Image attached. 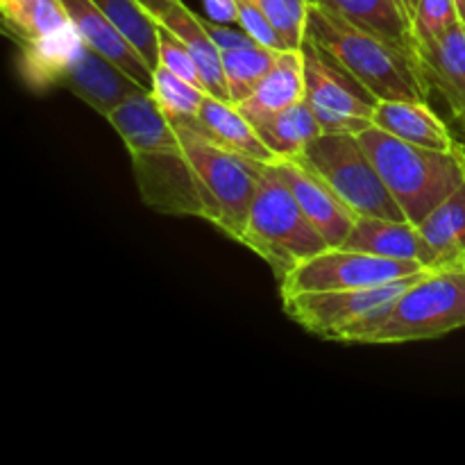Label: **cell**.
Segmentation results:
<instances>
[{
    "label": "cell",
    "mask_w": 465,
    "mask_h": 465,
    "mask_svg": "<svg viewBox=\"0 0 465 465\" xmlns=\"http://www.w3.org/2000/svg\"><path fill=\"white\" fill-rule=\"evenodd\" d=\"M318 5L348 18L361 30L381 36L395 48L420 62L411 18L404 9L402 0H321Z\"/></svg>",
    "instance_id": "ffe728a7"
},
{
    "label": "cell",
    "mask_w": 465,
    "mask_h": 465,
    "mask_svg": "<svg viewBox=\"0 0 465 465\" xmlns=\"http://www.w3.org/2000/svg\"><path fill=\"white\" fill-rule=\"evenodd\" d=\"M107 121L118 132L130 157L162 153V150H173L182 145L175 125L159 109L157 100L153 98L150 91H141L134 98L118 104L109 114Z\"/></svg>",
    "instance_id": "2e32d148"
},
{
    "label": "cell",
    "mask_w": 465,
    "mask_h": 465,
    "mask_svg": "<svg viewBox=\"0 0 465 465\" xmlns=\"http://www.w3.org/2000/svg\"><path fill=\"white\" fill-rule=\"evenodd\" d=\"M304 100L327 132L359 134L372 125L380 100L325 50L304 39Z\"/></svg>",
    "instance_id": "52a82bcc"
},
{
    "label": "cell",
    "mask_w": 465,
    "mask_h": 465,
    "mask_svg": "<svg viewBox=\"0 0 465 465\" xmlns=\"http://www.w3.org/2000/svg\"><path fill=\"white\" fill-rule=\"evenodd\" d=\"M257 132L266 148L275 154L277 162H282V159H295L302 154L304 148L322 134V127L307 100H302L268 121L259 123Z\"/></svg>",
    "instance_id": "cb8c5ba5"
},
{
    "label": "cell",
    "mask_w": 465,
    "mask_h": 465,
    "mask_svg": "<svg viewBox=\"0 0 465 465\" xmlns=\"http://www.w3.org/2000/svg\"><path fill=\"white\" fill-rule=\"evenodd\" d=\"M420 68L427 84L448 103L450 112L465 109V25L457 23L439 41L420 50Z\"/></svg>",
    "instance_id": "44dd1931"
},
{
    "label": "cell",
    "mask_w": 465,
    "mask_h": 465,
    "mask_svg": "<svg viewBox=\"0 0 465 465\" xmlns=\"http://www.w3.org/2000/svg\"><path fill=\"white\" fill-rule=\"evenodd\" d=\"M457 23L463 21L454 0H420L411 23L413 36H416L418 44V54H420L422 48L439 41Z\"/></svg>",
    "instance_id": "f546056e"
},
{
    "label": "cell",
    "mask_w": 465,
    "mask_h": 465,
    "mask_svg": "<svg viewBox=\"0 0 465 465\" xmlns=\"http://www.w3.org/2000/svg\"><path fill=\"white\" fill-rule=\"evenodd\" d=\"M150 94L157 100L159 109L173 123L191 121V118L198 116L200 107H203L204 98H207V91L203 86L175 75V73H171L163 66H154Z\"/></svg>",
    "instance_id": "4316f807"
},
{
    "label": "cell",
    "mask_w": 465,
    "mask_h": 465,
    "mask_svg": "<svg viewBox=\"0 0 465 465\" xmlns=\"http://www.w3.org/2000/svg\"><path fill=\"white\" fill-rule=\"evenodd\" d=\"M461 21H463V25H465V9H463V16H461Z\"/></svg>",
    "instance_id": "f35d334b"
},
{
    "label": "cell",
    "mask_w": 465,
    "mask_h": 465,
    "mask_svg": "<svg viewBox=\"0 0 465 465\" xmlns=\"http://www.w3.org/2000/svg\"><path fill=\"white\" fill-rule=\"evenodd\" d=\"M341 248L359 250V252L377 254L386 259H402L418 262L430 271L439 268L434 250L422 236L420 227L411 221H395V218L357 216L352 232Z\"/></svg>",
    "instance_id": "9a60e30c"
},
{
    "label": "cell",
    "mask_w": 465,
    "mask_h": 465,
    "mask_svg": "<svg viewBox=\"0 0 465 465\" xmlns=\"http://www.w3.org/2000/svg\"><path fill=\"white\" fill-rule=\"evenodd\" d=\"M280 53L282 50L266 48V45L257 44V41L221 50L223 71H225L227 91H230L232 103L239 104L241 100H245L252 94L254 86L271 71Z\"/></svg>",
    "instance_id": "d4e9b609"
},
{
    "label": "cell",
    "mask_w": 465,
    "mask_h": 465,
    "mask_svg": "<svg viewBox=\"0 0 465 465\" xmlns=\"http://www.w3.org/2000/svg\"><path fill=\"white\" fill-rule=\"evenodd\" d=\"M134 180L148 207L175 216L204 218V204L184 148L132 157Z\"/></svg>",
    "instance_id": "30bf717a"
},
{
    "label": "cell",
    "mask_w": 465,
    "mask_h": 465,
    "mask_svg": "<svg viewBox=\"0 0 465 465\" xmlns=\"http://www.w3.org/2000/svg\"><path fill=\"white\" fill-rule=\"evenodd\" d=\"M416 277L418 275L404 277V280L371 286V289L316 291V293H300L282 300H284V312L291 321L321 339L331 341V336L339 330L372 316L381 307L393 302Z\"/></svg>",
    "instance_id": "9c48e42d"
},
{
    "label": "cell",
    "mask_w": 465,
    "mask_h": 465,
    "mask_svg": "<svg viewBox=\"0 0 465 465\" xmlns=\"http://www.w3.org/2000/svg\"><path fill=\"white\" fill-rule=\"evenodd\" d=\"M84 45L86 44L82 41L80 32L73 27V23L35 41H25L21 59L23 75L32 86H48L62 82V77L66 75L71 64L80 57Z\"/></svg>",
    "instance_id": "7402d4cb"
},
{
    "label": "cell",
    "mask_w": 465,
    "mask_h": 465,
    "mask_svg": "<svg viewBox=\"0 0 465 465\" xmlns=\"http://www.w3.org/2000/svg\"><path fill=\"white\" fill-rule=\"evenodd\" d=\"M359 139L407 221L416 225L465 182L461 145L454 150L422 148L377 125L359 132Z\"/></svg>",
    "instance_id": "3957f363"
},
{
    "label": "cell",
    "mask_w": 465,
    "mask_h": 465,
    "mask_svg": "<svg viewBox=\"0 0 465 465\" xmlns=\"http://www.w3.org/2000/svg\"><path fill=\"white\" fill-rule=\"evenodd\" d=\"M203 21H204V27H207V32L212 35V39L216 41V45L221 50L236 48V45H243V44H250V41H254L252 36L243 30V27H239V30H236V27L227 25V23L207 21V18H203Z\"/></svg>",
    "instance_id": "d6a6232c"
},
{
    "label": "cell",
    "mask_w": 465,
    "mask_h": 465,
    "mask_svg": "<svg viewBox=\"0 0 465 465\" xmlns=\"http://www.w3.org/2000/svg\"><path fill=\"white\" fill-rule=\"evenodd\" d=\"M62 84L104 118L118 104L134 98L141 91H148L141 84H136L121 66H116L107 57L86 48V45L80 53V57L71 64L66 75L62 77Z\"/></svg>",
    "instance_id": "5bb4252c"
},
{
    "label": "cell",
    "mask_w": 465,
    "mask_h": 465,
    "mask_svg": "<svg viewBox=\"0 0 465 465\" xmlns=\"http://www.w3.org/2000/svg\"><path fill=\"white\" fill-rule=\"evenodd\" d=\"M73 27L80 32L86 48L95 50L109 62L121 66L136 84L143 89H153L154 68L139 54V50L130 44L125 35L109 21L107 14L94 0H62Z\"/></svg>",
    "instance_id": "4fadbf2b"
},
{
    "label": "cell",
    "mask_w": 465,
    "mask_h": 465,
    "mask_svg": "<svg viewBox=\"0 0 465 465\" xmlns=\"http://www.w3.org/2000/svg\"><path fill=\"white\" fill-rule=\"evenodd\" d=\"M157 66L168 68L175 75L184 77V80L193 82V84L203 86L200 82L198 66H195V59L191 54V50L182 44L180 36L173 35L168 27L159 25V45H157Z\"/></svg>",
    "instance_id": "4dcf8cb0"
},
{
    "label": "cell",
    "mask_w": 465,
    "mask_h": 465,
    "mask_svg": "<svg viewBox=\"0 0 465 465\" xmlns=\"http://www.w3.org/2000/svg\"><path fill=\"white\" fill-rule=\"evenodd\" d=\"M173 125L193 168L204 204V221L241 241L257 193V166L209 141L191 121H177Z\"/></svg>",
    "instance_id": "5b68a950"
},
{
    "label": "cell",
    "mask_w": 465,
    "mask_h": 465,
    "mask_svg": "<svg viewBox=\"0 0 465 465\" xmlns=\"http://www.w3.org/2000/svg\"><path fill=\"white\" fill-rule=\"evenodd\" d=\"M372 125L422 148L454 150L459 145L452 127L427 104V100H380Z\"/></svg>",
    "instance_id": "d6986e66"
},
{
    "label": "cell",
    "mask_w": 465,
    "mask_h": 465,
    "mask_svg": "<svg viewBox=\"0 0 465 465\" xmlns=\"http://www.w3.org/2000/svg\"><path fill=\"white\" fill-rule=\"evenodd\" d=\"M465 327V263L418 275L391 304L331 336L341 343H411Z\"/></svg>",
    "instance_id": "6da1fadb"
},
{
    "label": "cell",
    "mask_w": 465,
    "mask_h": 465,
    "mask_svg": "<svg viewBox=\"0 0 465 465\" xmlns=\"http://www.w3.org/2000/svg\"><path fill=\"white\" fill-rule=\"evenodd\" d=\"M304 100V54L302 48L282 50L277 54L271 71L263 75V80L254 86L252 94L241 100L236 107L243 112V116L252 123L268 121L275 114L293 107Z\"/></svg>",
    "instance_id": "ac0fdd59"
},
{
    "label": "cell",
    "mask_w": 465,
    "mask_h": 465,
    "mask_svg": "<svg viewBox=\"0 0 465 465\" xmlns=\"http://www.w3.org/2000/svg\"><path fill=\"white\" fill-rule=\"evenodd\" d=\"M418 3H420V0H402V5H404V9H407L409 18H411V23H413V16H416V12H418Z\"/></svg>",
    "instance_id": "e575fe53"
},
{
    "label": "cell",
    "mask_w": 465,
    "mask_h": 465,
    "mask_svg": "<svg viewBox=\"0 0 465 465\" xmlns=\"http://www.w3.org/2000/svg\"><path fill=\"white\" fill-rule=\"evenodd\" d=\"M454 3H457V7H459V14H461V16H463V9H465V0H454Z\"/></svg>",
    "instance_id": "8d00e7d4"
},
{
    "label": "cell",
    "mask_w": 465,
    "mask_h": 465,
    "mask_svg": "<svg viewBox=\"0 0 465 465\" xmlns=\"http://www.w3.org/2000/svg\"><path fill=\"white\" fill-rule=\"evenodd\" d=\"M321 3V0H309V5H318Z\"/></svg>",
    "instance_id": "74e56055"
},
{
    "label": "cell",
    "mask_w": 465,
    "mask_h": 465,
    "mask_svg": "<svg viewBox=\"0 0 465 465\" xmlns=\"http://www.w3.org/2000/svg\"><path fill=\"white\" fill-rule=\"evenodd\" d=\"M3 14L7 25L23 41H35L71 23L62 0H23L12 7H3Z\"/></svg>",
    "instance_id": "83f0119b"
},
{
    "label": "cell",
    "mask_w": 465,
    "mask_h": 465,
    "mask_svg": "<svg viewBox=\"0 0 465 465\" xmlns=\"http://www.w3.org/2000/svg\"><path fill=\"white\" fill-rule=\"evenodd\" d=\"M295 159L313 168L357 216L407 221L359 134L327 132L312 141Z\"/></svg>",
    "instance_id": "8992f818"
},
{
    "label": "cell",
    "mask_w": 465,
    "mask_h": 465,
    "mask_svg": "<svg viewBox=\"0 0 465 465\" xmlns=\"http://www.w3.org/2000/svg\"><path fill=\"white\" fill-rule=\"evenodd\" d=\"M23 3V0H0V7H12V5Z\"/></svg>",
    "instance_id": "d590c367"
},
{
    "label": "cell",
    "mask_w": 465,
    "mask_h": 465,
    "mask_svg": "<svg viewBox=\"0 0 465 465\" xmlns=\"http://www.w3.org/2000/svg\"><path fill=\"white\" fill-rule=\"evenodd\" d=\"M234 7H236V25L243 27V30L248 32L257 44L266 45V48H272V50H286L284 41H282V36L277 35L275 25L268 21V16L257 7V5L250 3V0H234Z\"/></svg>",
    "instance_id": "1f68e13d"
},
{
    "label": "cell",
    "mask_w": 465,
    "mask_h": 465,
    "mask_svg": "<svg viewBox=\"0 0 465 465\" xmlns=\"http://www.w3.org/2000/svg\"><path fill=\"white\" fill-rule=\"evenodd\" d=\"M452 134L454 139H457V143L461 145V150L465 153V109H461V112L452 114Z\"/></svg>",
    "instance_id": "836d02e7"
},
{
    "label": "cell",
    "mask_w": 465,
    "mask_h": 465,
    "mask_svg": "<svg viewBox=\"0 0 465 465\" xmlns=\"http://www.w3.org/2000/svg\"><path fill=\"white\" fill-rule=\"evenodd\" d=\"M272 166L289 186L309 221L325 236L327 243L331 248H341L352 232L357 213L334 193V189L313 168H309L300 159H282Z\"/></svg>",
    "instance_id": "8fae6325"
},
{
    "label": "cell",
    "mask_w": 465,
    "mask_h": 465,
    "mask_svg": "<svg viewBox=\"0 0 465 465\" xmlns=\"http://www.w3.org/2000/svg\"><path fill=\"white\" fill-rule=\"evenodd\" d=\"M418 227L434 250L439 268L465 263V182L431 209Z\"/></svg>",
    "instance_id": "603a6c76"
},
{
    "label": "cell",
    "mask_w": 465,
    "mask_h": 465,
    "mask_svg": "<svg viewBox=\"0 0 465 465\" xmlns=\"http://www.w3.org/2000/svg\"><path fill=\"white\" fill-rule=\"evenodd\" d=\"M254 166L257 193L239 243L257 252L282 282L298 263L331 245L309 221L275 166L259 162Z\"/></svg>",
    "instance_id": "277c9868"
},
{
    "label": "cell",
    "mask_w": 465,
    "mask_h": 465,
    "mask_svg": "<svg viewBox=\"0 0 465 465\" xmlns=\"http://www.w3.org/2000/svg\"><path fill=\"white\" fill-rule=\"evenodd\" d=\"M275 25L286 50H298L307 39L309 0H250Z\"/></svg>",
    "instance_id": "f1b7e54d"
},
{
    "label": "cell",
    "mask_w": 465,
    "mask_h": 465,
    "mask_svg": "<svg viewBox=\"0 0 465 465\" xmlns=\"http://www.w3.org/2000/svg\"><path fill=\"white\" fill-rule=\"evenodd\" d=\"M100 9L109 16V21L130 39V44L139 50L141 57L157 66V45H159V25L148 9L139 0H94Z\"/></svg>",
    "instance_id": "484cf974"
},
{
    "label": "cell",
    "mask_w": 465,
    "mask_h": 465,
    "mask_svg": "<svg viewBox=\"0 0 465 465\" xmlns=\"http://www.w3.org/2000/svg\"><path fill=\"white\" fill-rule=\"evenodd\" d=\"M307 39L352 73L377 100H427L418 59L322 5H309Z\"/></svg>",
    "instance_id": "7a4b0ae2"
},
{
    "label": "cell",
    "mask_w": 465,
    "mask_h": 465,
    "mask_svg": "<svg viewBox=\"0 0 465 465\" xmlns=\"http://www.w3.org/2000/svg\"><path fill=\"white\" fill-rule=\"evenodd\" d=\"M139 3L148 9V14L157 21V25L168 27L191 50L195 66H198L200 82H203V89L207 91V95L230 100L221 48L207 32L203 18L195 16L182 0H139Z\"/></svg>",
    "instance_id": "7c38bea8"
},
{
    "label": "cell",
    "mask_w": 465,
    "mask_h": 465,
    "mask_svg": "<svg viewBox=\"0 0 465 465\" xmlns=\"http://www.w3.org/2000/svg\"><path fill=\"white\" fill-rule=\"evenodd\" d=\"M191 123L195 125V130L203 132L209 141L225 148L227 153L259 163L277 162L275 154L266 148V143L259 136L257 127L230 100L207 95L198 116L191 118Z\"/></svg>",
    "instance_id": "e0dca14e"
},
{
    "label": "cell",
    "mask_w": 465,
    "mask_h": 465,
    "mask_svg": "<svg viewBox=\"0 0 465 465\" xmlns=\"http://www.w3.org/2000/svg\"><path fill=\"white\" fill-rule=\"evenodd\" d=\"M430 271L418 262L386 259L348 248H325L304 259L280 282L282 298L316 291H350L391 284Z\"/></svg>",
    "instance_id": "ba28073f"
}]
</instances>
